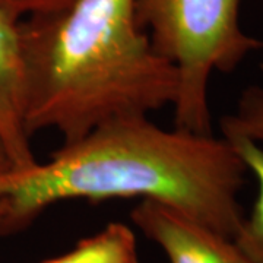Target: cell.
Listing matches in <instances>:
<instances>
[{
    "label": "cell",
    "mask_w": 263,
    "mask_h": 263,
    "mask_svg": "<svg viewBox=\"0 0 263 263\" xmlns=\"http://www.w3.org/2000/svg\"><path fill=\"white\" fill-rule=\"evenodd\" d=\"M246 174L222 135L167 130L149 116L119 119L63 143L47 162L2 176L0 235L24 230L59 202L139 197L234 240L245 218L238 195Z\"/></svg>",
    "instance_id": "cell-1"
},
{
    "label": "cell",
    "mask_w": 263,
    "mask_h": 263,
    "mask_svg": "<svg viewBox=\"0 0 263 263\" xmlns=\"http://www.w3.org/2000/svg\"><path fill=\"white\" fill-rule=\"evenodd\" d=\"M18 40L29 138L53 129L70 143L176 101L177 72L139 27L135 0H75L19 21Z\"/></svg>",
    "instance_id": "cell-2"
},
{
    "label": "cell",
    "mask_w": 263,
    "mask_h": 263,
    "mask_svg": "<svg viewBox=\"0 0 263 263\" xmlns=\"http://www.w3.org/2000/svg\"><path fill=\"white\" fill-rule=\"evenodd\" d=\"M241 0H135L136 21L157 53L177 72V95L171 105L174 127L214 133L209 79L214 72L231 73L263 40L240 24Z\"/></svg>",
    "instance_id": "cell-3"
},
{
    "label": "cell",
    "mask_w": 263,
    "mask_h": 263,
    "mask_svg": "<svg viewBox=\"0 0 263 263\" xmlns=\"http://www.w3.org/2000/svg\"><path fill=\"white\" fill-rule=\"evenodd\" d=\"M130 216L133 224L162 250L168 263H253L233 238L165 205L141 200Z\"/></svg>",
    "instance_id": "cell-4"
},
{
    "label": "cell",
    "mask_w": 263,
    "mask_h": 263,
    "mask_svg": "<svg viewBox=\"0 0 263 263\" xmlns=\"http://www.w3.org/2000/svg\"><path fill=\"white\" fill-rule=\"evenodd\" d=\"M18 22L0 10V135L13 171H24L34 167L38 160L22 117Z\"/></svg>",
    "instance_id": "cell-5"
},
{
    "label": "cell",
    "mask_w": 263,
    "mask_h": 263,
    "mask_svg": "<svg viewBox=\"0 0 263 263\" xmlns=\"http://www.w3.org/2000/svg\"><path fill=\"white\" fill-rule=\"evenodd\" d=\"M40 263H139L136 235L123 222H111L85 237L69 252Z\"/></svg>",
    "instance_id": "cell-6"
},
{
    "label": "cell",
    "mask_w": 263,
    "mask_h": 263,
    "mask_svg": "<svg viewBox=\"0 0 263 263\" xmlns=\"http://www.w3.org/2000/svg\"><path fill=\"white\" fill-rule=\"evenodd\" d=\"M233 143L247 173L257 181V196L234 237V243L253 263H263V145L246 138H227Z\"/></svg>",
    "instance_id": "cell-7"
},
{
    "label": "cell",
    "mask_w": 263,
    "mask_h": 263,
    "mask_svg": "<svg viewBox=\"0 0 263 263\" xmlns=\"http://www.w3.org/2000/svg\"><path fill=\"white\" fill-rule=\"evenodd\" d=\"M263 72V65L260 66ZM224 138H246L263 145V88L249 85L238 95L234 110L219 122Z\"/></svg>",
    "instance_id": "cell-8"
},
{
    "label": "cell",
    "mask_w": 263,
    "mask_h": 263,
    "mask_svg": "<svg viewBox=\"0 0 263 263\" xmlns=\"http://www.w3.org/2000/svg\"><path fill=\"white\" fill-rule=\"evenodd\" d=\"M75 0H0V10L13 21L51 13L69 6Z\"/></svg>",
    "instance_id": "cell-9"
},
{
    "label": "cell",
    "mask_w": 263,
    "mask_h": 263,
    "mask_svg": "<svg viewBox=\"0 0 263 263\" xmlns=\"http://www.w3.org/2000/svg\"><path fill=\"white\" fill-rule=\"evenodd\" d=\"M10 171H13V165H12V161H10L8 149H6V145L3 142V138L0 135V177L6 176Z\"/></svg>",
    "instance_id": "cell-10"
},
{
    "label": "cell",
    "mask_w": 263,
    "mask_h": 263,
    "mask_svg": "<svg viewBox=\"0 0 263 263\" xmlns=\"http://www.w3.org/2000/svg\"><path fill=\"white\" fill-rule=\"evenodd\" d=\"M5 214H6V200L3 197H0V222H2Z\"/></svg>",
    "instance_id": "cell-11"
}]
</instances>
